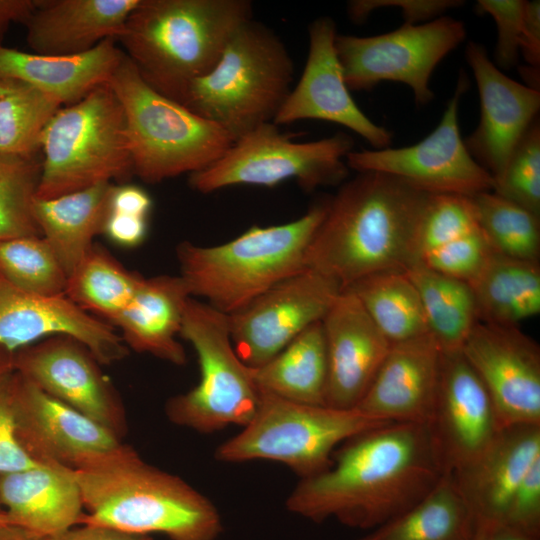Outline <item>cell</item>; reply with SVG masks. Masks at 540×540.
Here are the masks:
<instances>
[{"label": "cell", "instance_id": "obj_19", "mask_svg": "<svg viewBox=\"0 0 540 540\" xmlns=\"http://www.w3.org/2000/svg\"><path fill=\"white\" fill-rule=\"evenodd\" d=\"M429 426L445 470L451 473L481 456L503 429L486 387L461 350L442 351Z\"/></svg>", "mask_w": 540, "mask_h": 540}, {"label": "cell", "instance_id": "obj_2", "mask_svg": "<svg viewBox=\"0 0 540 540\" xmlns=\"http://www.w3.org/2000/svg\"><path fill=\"white\" fill-rule=\"evenodd\" d=\"M430 194L386 174L359 172L329 197L305 253V268L343 289L415 264V239Z\"/></svg>", "mask_w": 540, "mask_h": 540}, {"label": "cell", "instance_id": "obj_32", "mask_svg": "<svg viewBox=\"0 0 540 540\" xmlns=\"http://www.w3.org/2000/svg\"><path fill=\"white\" fill-rule=\"evenodd\" d=\"M327 371L321 321L306 328L266 363L252 368L261 393L309 405H325Z\"/></svg>", "mask_w": 540, "mask_h": 540}, {"label": "cell", "instance_id": "obj_14", "mask_svg": "<svg viewBox=\"0 0 540 540\" xmlns=\"http://www.w3.org/2000/svg\"><path fill=\"white\" fill-rule=\"evenodd\" d=\"M333 279L303 270L227 315L230 338L249 367L266 363L309 326L322 321L340 292Z\"/></svg>", "mask_w": 540, "mask_h": 540}, {"label": "cell", "instance_id": "obj_39", "mask_svg": "<svg viewBox=\"0 0 540 540\" xmlns=\"http://www.w3.org/2000/svg\"><path fill=\"white\" fill-rule=\"evenodd\" d=\"M0 276L27 292L65 295L67 275L41 236L0 239Z\"/></svg>", "mask_w": 540, "mask_h": 540}, {"label": "cell", "instance_id": "obj_18", "mask_svg": "<svg viewBox=\"0 0 540 540\" xmlns=\"http://www.w3.org/2000/svg\"><path fill=\"white\" fill-rule=\"evenodd\" d=\"M335 21L319 17L308 28L306 64L275 116V125L315 119L342 125L361 136L374 149L390 147L391 131L374 123L353 100L335 49Z\"/></svg>", "mask_w": 540, "mask_h": 540}, {"label": "cell", "instance_id": "obj_43", "mask_svg": "<svg viewBox=\"0 0 540 540\" xmlns=\"http://www.w3.org/2000/svg\"><path fill=\"white\" fill-rule=\"evenodd\" d=\"M15 371L0 381V475L39 465L19 443L13 410Z\"/></svg>", "mask_w": 540, "mask_h": 540}, {"label": "cell", "instance_id": "obj_42", "mask_svg": "<svg viewBox=\"0 0 540 540\" xmlns=\"http://www.w3.org/2000/svg\"><path fill=\"white\" fill-rule=\"evenodd\" d=\"M525 4L524 0L477 1V12L489 14L496 24L497 40L493 63L500 70H509L518 64Z\"/></svg>", "mask_w": 540, "mask_h": 540}, {"label": "cell", "instance_id": "obj_22", "mask_svg": "<svg viewBox=\"0 0 540 540\" xmlns=\"http://www.w3.org/2000/svg\"><path fill=\"white\" fill-rule=\"evenodd\" d=\"M321 322L328 367L325 405L355 409L372 384L391 343L347 289L340 292Z\"/></svg>", "mask_w": 540, "mask_h": 540}, {"label": "cell", "instance_id": "obj_31", "mask_svg": "<svg viewBox=\"0 0 540 540\" xmlns=\"http://www.w3.org/2000/svg\"><path fill=\"white\" fill-rule=\"evenodd\" d=\"M480 323L518 326L540 313V265L493 255L468 282Z\"/></svg>", "mask_w": 540, "mask_h": 540}, {"label": "cell", "instance_id": "obj_47", "mask_svg": "<svg viewBox=\"0 0 540 540\" xmlns=\"http://www.w3.org/2000/svg\"><path fill=\"white\" fill-rule=\"evenodd\" d=\"M520 54L527 66L540 67V2L526 1L522 33L520 37Z\"/></svg>", "mask_w": 540, "mask_h": 540}, {"label": "cell", "instance_id": "obj_54", "mask_svg": "<svg viewBox=\"0 0 540 540\" xmlns=\"http://www.w3.org/2000/svg\"><path fill=\"white\" fill-rule=\"evenodd\" d=\"M2 519H3V508H2L1 503H0V522H1Z\"/></svg>", "mask_w": 540, "mask_h": 540}, {"label": "cell", "instance_id": "obj_35", "mask_svg": "<svg viewBox=\"0 0 540 540\" xmlns=\"http://www.w3.org/2000/svg\"><path fill=\"white\" fill-rule=\"evenodd\" d=\"M345 289L391 344L429 333L419 293L405 271L372 274Z\"/></svg>", "mask_w": 540, "mask_h": 540}, {"label": "cell", "instance_id": "obj_33", "mask_svg": "<svg viewBox=\"0 0 540 540\" xmlns=\"http://www.w3.org/2000/svg\"><path fill=\"white\" fill-rule=\"evenodd\" d=\"M476 527L472 509L446 472L415 505L359 540H471Z\"/></svg>", "mask_w": 540, "mask_h": 540}, {"label": "cell", "instance_id": "obj_46", "mask_svg": "<svg viewBox=\"0 0 540 540\" xmlns=\"http://www.w3.org/2000/svg\"><path fill=\"white\" fill-rule=\"evenodd\" d=\"M147 228L145 217L108 211L102 233L117 245L135 247L144 241Z\"/></svg>", "mask_w": 540, "mask_h": 540}, {"label": "cell", "instance_id": "obj_8", "mask_svg": "<svg viewBox=\"0 0 540 540\" xmlns=\"http://www.w3.org/2000/svg\"><path fill=\"white\" fill-rule=\"evenodd\" d=\"M36 197L54 198L133 173L122 106L108 83L61 107L40 138Z\"/></svg>", "mask_w": 540, "mask_h": 540}, {"label": "cell", "instance_id": "obj_29", "mask_svg": "<svg viewBox=\"0 0 540 540\" xmlns=\"http://www.w3.org/2000/svg\"><path fill=\"white\" fill-rule=\"evenodd\" d=\"M124 56L114 38L72 56L24 52L0 44V77L15 78L73 104L107 83Z\"/></svg>", "mask_w": 540, "mask_h": 540}, {"label": "cell", "instance_id": "obj_52", "mask_svg": "<svg viewBox=\"0 0 540 540\" xmlns=\"http://www.w3.org/2000/svg\"><path fill=\"white\" fill-rule=\"evenodd\" d=\"M0 540H55L19 525L4 520L0 522Z\"/></svg>", "mask_w": 540, "mask_h": 540}, {"label": "cell", "instance_id": "obj_30", "mask_svg": "<svg viewBox=\"0 0 540 540\" xmlns=\"http://www.w3.org/2000/svg\"><path fill=\"white\" fill-rule=\"evenodd\" d=\"M114 185L100 183L54 198L33 200V215L67 277L94 246L103 232Z\"/></svg>", "mask_w": 540, "mask_h": 540}, {"label": "cell", "instance_id": "obj_48", "mask_svg": "<svg viewBox=\"0 0 540 540\" xmlns=\"http://www.w3.org/2000/svg\"><path fill=\"white\" fill-rule=\"evenodd\" d=\"M151 207L152 200L142 188L131 184L113 186L109 211L147 218Z\"/></svg>", "mask_w": 540, "mask_h": 540}, {"label": "cell", "instance_id": "obj_45", "mask_svg": "<svg viewBox=\"0 0 540 540\" xmlns=\"http://www.w3.org/2000/svg\"><path fill=\"white\" fill-rule=\"evenodd\" d=\"M463 4L464 1L460 0H354L347 5V12L351 21L361 23L377 9L401 8L404 24L416 25L434 20L445 11Z\"/></svg>", "mask_w": 540, "mask_h": 540}, {"label": "cell", "instance_id": "obj_27", "mask_svg": "<svg viewBox=\"0 0 540 540\" xmlns=\"http://www.w3.org/2000/svg\"><path fill=\"white\" fill-rule=\"evenodd\" d=\"M140 0H37L25 23L34 53L79 55L122 33Z\"/></svg>", "mask_w": 540, "mask_h": 540}, {"label": "cell", "instance_id": "obj_50", "mask_svg": "<svg viewBox=\"0 0 540 540\" xmlns=\"http://www.w3.org/2000/svg\"><path fill=\"white\" fill-rule=\"evenodd\" d=\"M37 5V0H0V44L13 22L25 23Z\"/></svg>", "mask_w": 540, "mask_h": 540}, {"label": "cell", "instance_id": "obj_15", "mask_svg": "<svg viewBox=\"0 0 540 540\" xmlns=\"http://www.w3.org/2000/svg\"><path fill=\"white\" fill-rule=\"evenodd\" d=\"M13 410L17 439L40 464L84 469L126 446L113 431L48 395L16 371Z\"/></svg>", "mask_w": 540, "mask_h": 540}, {"label": "cell", "instance_id": "obj_51", "mask_svg": "<svg viewBox=\"0 0 540 540\" xmlns=\"http://www.w3.org/2000/svg\"><path fill=\"white\" fill-rule=\"evenodd\" d=\"M471 540H540L504 523L478 524Z\"/></svg>", "mask_w": 540, "mask_h": 540}, {"label": "cell", "instance_id": "obj_23", "mask_svg": "<svg viewBox=\"0 0 540 540\" xmlns=\"http://www.w3.org/2000/svg\"><path fill=\"white\" fill-rule=\"evenodd\" d=\"M441 357L442 350L430 333L391 344L355 409L381 421L429 424L437 396Z\"/></svg>", "mask_w": 540, "mask_h": 540}, {"label": "cell", "instance_id": "obj_41", "mask_svg": "<svg viewBox=\"0 0 540 540\" xmlns=\"http://www.w3.org/2000/svg\"><path fill=\"white\" fill-rule=\"evenodd\" d=\"M492 191L540 216V123L537 118L513 150Z\"/></svg>", "mask_w": 540, "mask_h": 540}, {"label": "cell", "instance_id": "obj_12", "mask_svg": "<svg viewBox=\"0 0 540 540\" xmlns=\"http://www.w3.org/2000/svg\"><path fill=\"white\" fill-rule=\"evenodd\" d=\"M465 24L441 16L404 24L373 36L337 34L335 49L350 91H368L382 81L409 86L417 105L434 99L429 81L436 66L466 38Z\"/></svg>", "mask_w": 540, "mask_h": 540}, {"label": "cell", "instance_id": "obj_1", "mask_svg": "<svg viewBox=\"0 0 540 540\" xmlns=\"http://www.w3.org/2000/svg\"><path fill=\"white\" fill-rule=\"evenodd\" d=\"M446 473L429 424L390 422L340 445L325 471L304 479L287 509L316 523L373 530L426 496Z\"/></svg>", "mask_w": 540, "mask_h": 540}, {"label": "cell", "instance_id": "obj_26", "mask_svg": "<svg viewBox=\"0 0 540 540\" xmlns=\"http://www.w3.org/2000/svg\"><path fill=\"white\" fill-rule=\"evenodd\" d=\"M5 521L57 538L85 514L74 470L56 464L0 475Z\"/></svg>", "mask_w": 540, "mask_h": 540}, {"label": "cell", "instance_id": "obj_21", "mask_svg": "<svg viewBox=\"0 0 540 540\" xmlns=\"http://www.w3.org/2000/svg\"><path fill=\"white\" fill-rule=\"evenodd\" d=\"M465 58L478 89L480 119L464 143L494 183L523 135L538 118L540 92L506 76L480 43L470 41Z\"/></svg>", "mask_w": 540, "mask_h": 540}, {"label": "cell", "instance_id": "obj_4", "mask_svg": "<svg viewBox=\"0 0 540 540\" xmlns=\"http://www.w3.org/2000/svg\"><path fill=\"white\" fill-rule=\"evenodd\" d=\"M252 18L247 0H140L116 41L149 86L181 103Z\"/></svg>", "mask_w": 540, "mask_h": 540}, {"label": "cell", "instance_id": "obj_3", "mask_svg": "<svg viewBox=\"0 0 540 540\" xmlns=\"http://www.w3.org/2000/svg\"><path fill=\"white\" fill-rule=\"evenodd\" d=\"M83 506L80 524L170 540H216L223 530L215 505L182 478L141 459L126 445L115 455L74 470Z\"/></svg>", "mask_w": 540, "mask_h": 540}, {"label": "cell", "instance_id": "obj_44", "mask_svg": "<svg viewBox=\"0 0 540 540\" xmlns=\"http://www.w3.org/2000/svg\"><path fill=\"white\" fill-rule=\"evenodd\" d=\"M504 524L540 537V459L531 466L514 490Z\"/></svg>", "mask_w": 540, "mask_h": 540}, {"label": "cell", "instance_id": "obj_38", "mask_svg": "<svg viewBox=\"0 0 540 540\" xmlns=\"http://www.w3.org/2000/svg\"><path fill=\"white\" fill-rule=\"evenodd\" d=\"M471 198L481 228L497 254L539 262L540 216L493 191L481 192Z\"/></svg>", "mask_w": 540, "mask_h": 540}, {"label": "cell", "instance_id": "obj_24", "mask_svg": "<svg viewBox=\"0 0 540 540\" xmlns=\"http://www.w3.org/2000/svg\"><path fill=\"white\" fill-rule=\"evenodd\" d=\"M415 264L465 282L497 254L471 197L430 195L415 239Z\"/></svg>", "mask_w": 540, "mask_h": 540}, {"label": "cell", "instance_id": "obj_7", "mask_svg": "<svg viewBox=\"0 0 540 540\" xmlns=\"http://www.w3.org/2000/svg\"><path fill=\"white\" fill-rule=\"evenodd\" d=\"M107 83L123 109L133 173L144 182L201 171L234 142L215 123L149 86L125 53Z\"/></svg>", "mask_w": 540, "mask_h": 540}, {"label": "cell", "instance_id": "obj_6", "mask_svg": "<svg viewBox=\"0 0 540 540\" xmlns=\"http://www.w3.org/2000/svg\"><path fill=\"white\" fill-rule=\"evenodd\" d=\"M293 75L285 44L252 18L236 29L217 63L191 83L181 103L235 141L273 122L291 91Z\"/></svg>", "mask_w": 540, "mask_h": 540}, {"label": "cell", "instance_id": "obj_28", "mask_svg": "<svg viewBox=\"0 0 540 540\" xmlns=\"http://www.w3.org/2000/svg\"><path fill=\"white\" fill-rule=\"evenodd\" d=\"M190 297L180 275L144 277L132 300L112 324L121 331L128 348L174 365H184L186 353L177 336Z\"/></svg>", "mask_w": 540, "mask_h": 540}, {"label": "cell", "instance_id": "obj_25", "mask_svg": "<svg viewBox=\"0 0 540 540\" xmlns=\"http://www.w3.org/2000/svg\"><path fill=\"white\" fill-rule=\"evenodd\" d=\"M540 459V425L505 426L475 461L451 473L477 525L504 523L511 496Z\"/></svg>", "mask_w": 540, "mask_h": 540}, {"label": "cell", "instance_id": "obj_11", "mask_svg": "<svg viewBox=\"0 0 540 540\" xmlns=\"http://www.w3.org/2000/svg\"><path fill=\"white\" fill-rule=\"evenodd\" d=\"M353 147V139L345 133L296 142L268 122L236 139L218 160L190 174L188 182L202 194L234 185L274 187L289 179L313 191L346 179L345 158Z\"/></svg>", "mask_w": 540, "mask_h": 540}, {"label": "cell", "instance_id": "obj_20", "mask_svg": "<svg viewBox=\"0 0 540 540\" xmlns=\"http://www.w3.org/2000/svg\"><path fill=\"white\" fill-rule=\"evenodd\" d=\"M57 335L82 343L101 365L113 364L128 354V347L112 325L65 295L27 292L0 276V348L15 353Z\"/></svg>", "mask_w": 540, "mask_h": 540}, {"label": "cell", "instance_id": "obj_9", "mask_svg": "<svg viewBox=\"0 0 540 540\" xmlns=\"http://www.w3.org/2000/svg\"><path fill=\"white\" fill-rule=\"evenodd\" d=\"M386 423L390 422L356 409L301 404L261 393L252 420L219 445L214 457L225 463L277 461L304 479L328 469L337 446Z\"/></svg>", "mask_w": 540, "mask_h": 540}, {"label": "cell", "instance_id": "obj_34", "mask_svg": "<svg viewBox=\"0 0 540 540\" xmlns=\"http://www.w3.org/2000/svg\"><path fill=\"white\" fill-rule=\"evenodd\" d=\"M405 273L419 293L428 332L441 350H461L478 323L468 283L419 264Z\"/></svg>", "mask_w": 540, "mask_h": 540}, {"label": "cell", "instance_id": "obj_36", "mask_svg": "<svg viewBox=\"0 0 540 540\" xmlns=\"http://www.w3.org/2000/svg\"><path fill=\"white\" fill-rule=\"evenodd\" d=\"M143 278L94 244L67 277L64 294L84 311L112 324L132 300Z\"/></svg>", "mask_w": 540, "mask_h": 540}, {"label": "cell", "instance_id": "obj_10", "mask_svg": "<svg viewBox=\"0 0 540 540\" xmlns=\"http://www.w3.org/2000/svg\"><path fill=\"white\" fill-rule=\"evenodd\" d=\"M180 336L196 352L200 380L188 392L166 402L167 418L201 433L229 425L246 426L258 409L261 392L252 367L239 358L233 347L227 315L190 297Z\"/></svg>", "mask_w": 540, "mask_h": 540}, {"label": "cell", "instance_id": "obj_49", "mask_svg": "<svg viewBox=\"0 0 540 540\" xmlns=\"http://www.w3.org/2000/svg\"><path fill=\"white\" fill-rule=\"evenodd\" d=\"M55 540H154L150 535L135 534L102 525L79 524Z\"/></svg>", "mask_w": 540, "mask_h": 540}, {"label": "cell", "instance_id": "obj_13", "mask_svg": "<svg viewBox=\"0 0 540 540\" xmlns=\"http://www.w3.org/2000/svg\"><path fill=\"white\" fill-rule=\"evenodd\" d=\"M469 85L460 74L437 127L420 142L401 148L351 151L349 169L392 176L430 195L472 197L492 191L493 178L470 155L459 128V103Z\"/></svg>", "mask_w": 540, "mask_h": 540}, {"label": "cell", "instance_id": "obj_40", "mask_svg": "<svg viewBox=\"0 0 540 540\" xmlns=\"http://www.w3.org/2000/svg\"><path fill=\"white\" fill-rule=\"evenodd\" d=\"M41 164L36 155L0 153V239L41 236L32 209Z\"/></svg>", "mask_w": 540, "mask_h": 540}, {"label": "cell", "instance_id": "obj_53", "mask_svg": "<svg viewBox=\"0 0 540 540\" xmlns=\"http://www.w3.org/2000/svg\"><path fill=\"white\" fill-rule=\"evenodd\" d=\"M14 354L0 348V381L14 371Z\"/></svg>", "mask_w": 540, "mask_h": 540}, {"label": "cell", "instance_id": "obj_16", "mask_svg": "<svg viewBox=\"0 0 540 540\" xmlns=\"http://www.w3.org/2000/svg\"><path fill=\"white\" fill-rule=\"evenodd\" d=\"M100 365L82 343L65 335L48 337L14 354L18 374L122 439L124 407Z\"/></svg>", "mask_w": 540, "mask_h": 540}, {"label": "cell", "instance_id": "obj_17", "mask_svg": "<svg viewBox=\"0 0 540 540\" xmlns=\"http://www.w3.org/2000/svg\"><path fill=\"white\" fill-rule=\"evenodd\" d=\"M461 352L486 387L503 427L540 425V347L518 326L478 322Z\"/></svg>", "mask_w": 540, "mask_h": 540}, {"label": "cell", "instance_id": "obj_5", "mask_svg": "<svg viewBox=\"0 0 540 540\" xmlns=\"http://www.w3.org/2000/svg\"><path fill=\"white\" fill-rule=\"evenodd\" d=\"M328 199L313 204L290 222L252 226L236 238L213 246L178 244L180 276L191 297L229 315L280 281L303 270L307 247L321 223Z\"/></svg>", "mask_w": 540, "mask_h": 540}, {"label": "cell", "instance_id": "obj_37", "mask_svg": "<svg viewBox=\"0 0 540 540\" xmlns=\"http://www.w3.org/2000/svg\"><path fill=\"white\" fill-rule=\"evenodd\" d=\"M61 106L31 84L0 77V153L36 155L42 132Z\"/></svg>", "mask_w": 540, "mask_h": 540}]
</instances>
